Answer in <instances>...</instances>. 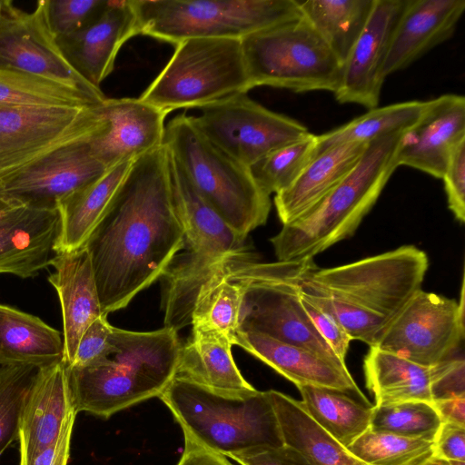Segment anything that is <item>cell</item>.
<instances>
[{
	"instance_id": "cell-1",
	"label": "cell",
	"mask_w": 465,
	"mask_h": 465,
	"mask_svg": "<svg viewBox=\"0 0 465 465\" xmlns=\"http://www.w3.org/2000/svg\"><path fill=\"white\" fill-rule=\"evenodd\" d=\"M84 246L104 315L124 308L161 278L185 248L164 143L134 160Z\"/></svg>"
},
{
	"instance_id": "cell-2",
	"label": "cell",
	"mask_w": 465,
	"mask_h": 465,
	"mask_svg": "<svg viewBox=\"0 0 465 465\" xmlns=\"http://www.w3.org/2000/svg\"><path fill=\"white\" fill-rule=\"evenodd\" d=\"M427 254L401 246L357 262L306 273L300 291L335 318L352 340L373 346L409 300L421 289Z\"/></svg>"
},
{
	"instance_id": "cell-3",
	"label": "cell",
	"mask_w": 465,
	"mask_h": 465,
	"mask_svg": "<svg viewBox=\"0 0 465 465\" xmlns=\"http://www.w3.org/2000/svg\"><path fill=\"white\" fill-rule=\"evenodd\" d=\"M112 348L99 361L65 366L76 412L108 419L153 397L175 377L181 343L168 328L133 331L113 326Z\"/></svg>"
},
{
	"instance_id": "cell-4",
	"label": "cell",
	"mask_w": 465,
	"mask_h": 465,
	"mask_svg": "<svg viewBox=\"0 0 465 465\" xmlns=\"http://www.w3.org/2000/svg\"><path fill=\"white\" fill-rule=\"evenodd\" d=\"M403 131L370 141L356 165L331 192L311 211L282 225L271 239L278 261L314 258L355 232L397 168L395 154Z\"/></svg>"
},
{
	"instance_id": "cell-5",
	"label": "cell",
	"mask_w": 465,
	"mask_h": 465,
	"mask_svg": "<svg viewBox=\"0 0 465 465\" xmlns=\"http://www.w3.org/2000/svg\"><path fill=\"white\" fill-rule=\"evenodd\" d=\"M159 398L183 431L226 457L284 444L267 391L221 393L174 377Z\"/></svg>"
},
{
	"instance_id": "cell-6",
	"label": "cell",
	"mask_w": 465,
	"mask_h": 465,
	"mask_svg": "<svg viewBox=\"0 0 465 465\" xmlns=\"http://www.w3.org/2000/svg\"><path fill=\"white\" fill-rule=\"evenodd\" d=\"M164 144L190 183L242 237L263 225L270 195L253 180L248 167L213 143L192 116L173 118L165 126Z\"/></svg>"
},
{
	"instance_id": "cell-7",
	"label": "cell",
	"mask_w": 465,
	"mask_h": 465,
	"mask_svg": "<svg viewBox=\"0 0 465 465\" xmlns=\"http://www.w3.org/2000/svg\"><path fill=\"white\" fill-rule=\"evenodd\" d=\"M138 34L176 45L191 38L242 39L302 17L298 0H129Z\"/></svg>"
},
{
	"instance_id": "cell-8",
	"label": "cell",
	"mask_w": 465,
	"mask_h": 465,
	"mask_svg": "<svg viewBox=\"0 0 465 465\" xmlns=\"http://www.w3.org/2000/svg\"><path fill=\"white\" fill-rule=\"evenodd\" d=\"M251 89L241 39L191 38L175 45L169 62L139 98L169 114L200 109Z\"/></svg>"
},
{
	"instance_id": "cell-9",
	"label": "cell",
	"mask_w": 465,
	"mask_h": 465,
	"mask_svg": "<svg viewBox=\"0 0 465 465\" xmlns=\"http://www.w3.org/2000/svg\"><path fill=\"white\" fill-rule=\"evenodd\" d=\"M241 42L252 88L334 93L339 85L341 64L303 17L256 32Z\"/></svg>"
},
{
	"instance_id": "cell-10",
	"label": "cell",
	"mask_w": 465,
	"mask_h": 465,
	"mask_svg": "<svg viewBox=\"0 0 465 465\" xmlns=\"http://www.w3.org/2000/svg\"><path fill=\"white\" fill-rule=\"evenodd\" d=\"M105 125L101 104L85 107L0 106V181Z\"/></svg>"
},
{
	"instance_id": "cell-11",
	"label": "cell",
	"mask_w": 465,
	"mask_h": 465,
	"mask_svg": "<svg viewBox=\"0 0 465 465\" xmlns=\"http://www.w3.org/2000/svg\"><path fill=\"white\" fill-rule=\"evenodd\" d=\"M200 109L198 116H192L199 130L248 168L272 151L312 134L300 122L267 109L247 93L228 95Z\"/></svg>"
},
{
	"instance_id": "cell-12",
	"label": "cell",
	"mask_w": 465,
	"mask_h": 465,
	"mask_svg": "<svg viewBox=\"0 0 465 465\" xmlns=\"http://www.w3.org/2000/svg\"><path fill=\"white\" fill-rule=\"evenodd\" d=\"M463 339L462 282L460 302L419 290L371 347L430 367L458 353Z\"/></svg>"
},
{
	"instance_id": "cell-13",
	"label": "cell",
	"mask_w": 465,
	"mask_h": 465,
	"mask_svg": "<svg viewBox=\"0 0 465 465\" xmlns=\"http://www.w3.org/2000/svg\"><path fill=\"white\" fill-rule=\"evenodd\" d=\"M0 69L40 76L86 92L99 99L105 95L84 80L63 55L51 31L45 0L32 12L14 5L11 0L0 5Z\"/></svg>"
},
{
	"instance_id": "cell-14",
	"label": "cell",
	"mask_w": 465,
	"mask_h": 465,
	"mask_svg": "<svg viewBox=\"0 0 465 465\" xmlns=\"http://www.w3.org/2000/svg\"><path fill=\"white\" fill-rule=\"evenodd\" d=\"M106 170L94 153L90 140L70 143L0 181V201L11 206L56 209L60 200Z\"/></svg>"
},
{
	"instance_id": "cell-15",
	"label": "cell",
	"mask_w": 465,
	"mask_h": 465,
	"mask_svg": "<svg viewBox=\"0 0 465 465\" xmlns=\"http://www.w3.org/2000/svg\"><path fill=\"white\" fill-rule=\"evenodd\" d=\"M304 275L242 284L244 292L239 331L262 333L340 360L314 329L302 304L300 282Z\"/></svg>"
},
{
	"instance_id": "cell-16",
	"label": "cell",
	"mask_w": 465,
	"mask_h": 465,
	"mask_svg": "<svg viewBox=\"0 0 465 465\" xmlns=\"http://www.w3.org/2000/svg\"><path fill=\"white\" fill-rule=\"evenodd\" d=\"M406 0H375L368 22L342 64L333 93L340 104L378 107L391 36Z\"/></svg>"
},
{
	"instance_id": "cell-17",
	"label": "cell",
	"mask_w": 465,
	"mask_h": 465,
	"mask_svg": "<svg viewBox=\"0 0 465 465\" xmlns=\"http://www.w3.org/2000/svg\"><path fill=\"white\" fill-rule=\"evenodd\" d=\"M462 140L465 98L442 94L429 100L420 117L403 131L396 150V165L409 166L441 179L453 150Z\"/></svg>"
},
{
	"instance_id": "cell-18",
	"label": "cell",
	"mask_w": 465,
	"mask_h": 465,
	"mask_svg": "<svg viewBox=\"0 0 465 465\" xmlns=\"http://www.w3.org/2000/svg\"><path fill=\"white\" fill-rule=\"evenodd\" d=\"M104 127L90 140L106 169L133 161L164 143V111L140 98H106L101 103Z\"/></svg>"
},
{
	"instance_id": "cell-19",
	"label": "cell",
	"mask_w": 465,
	"mask_h": 465,
	"mask_svg": "<svg viewBox=\"0 0 465 465\" xmlns=\"http://www.w3.org/2000/svg\"><path fill=\"white\" fill-rule=\"evenodd\" d=\"M58 208L8 205L0 211V274L36 276L58 254Z\"/></svg>"
},
{
	"instance_id": "cell-20",
	"label": "cell",
	"mask_w": 465,
	"mask_h": 465,
	"mask_svg": "<svg viewBox=\"0 0 465 465\" xmlns=\"http://www.w3.org/2000/svg\"><path fill=\"white\" fill-rule=\"evenodd\" d=\"M76 414L64 363L38 368L20 414L19 459L72 434Z\"/></svg>"
},
{
	"instance_id": "cell-21",
	"label": "cell",
	"mask_w": 465,
	"mask_h": 465,
	"mask_svg": "<svg viewBox=\"0 0 465 465\" xmlns=\"http://www.w3.org/2000/svg\"><path fill=\"white\" fill-rule=\"evenodd\" d=\"M136 35L138 28L130 1L110 0L97 19L73 34L56 37V42L73 69L100 89L114 70L120 48Z\"/></svg>"
},
{
	"instance_id": "cell-22",
	"label": "cell",
	"mask_w": 465,
	"mask_h": 465,
	"mask_svg": "<svg viewBox=\"0 0 465 465\" xmlns=\"http://www.w3.org/2000/svg\"><path fill=\"white\" fill-rule=\"evenodd\" d=\"M235 345L266 363L296 386L310 385L341 391L371 405L351 377L345 361L254 331H239Z\"/></svg>"
},
{
	"instance_id": "cell-23",
	"label": "cell",
	"mask_w": 465,
	"mask_h": 465,
	"mask_svg": "<svg viewBox=\"0 0 465 465\" xmlns=\"http://www.w3.org/2000/svg\"><path fill=\"white\" fill-rule=\"evenodd\" d=\"M464 11L465 0H406L390 43L385 77L450 39Z\"/></svg>"
},
{
	"instance_id": "cell-24",
	"label": "cell",
	"mask_w": 465,
	"mask_h": 465,
	"mask_svg": "<svg viewBox=\"0 0 465 465\" xmlns=\"http://www.w3.org/2000/svg\"><path fill=\"white\" fill-rule=\"evenodd\" d=\"M54 272L48 281L60 300L63 320L64 359L69 366L85 329L102 312L89 252L84 246L59 252L51 262Z\"/></svg>"
},
{
	"instance_id": "cell-25",
	"label": "cell",
	"mask_w": 465,
	"mask_h": 465,
	"mask_svg": "<svg viewBox=\"0 0 465 465\" xmlns=\"http://www.w3.org/2000/svg\"><path fill=\"white\" fill-rule=\"evenodd\" d=\"M167 153L173 201L188 251L214 255L248 251L246 238L239 235L204 200L168 150Z\"/></svg>"
},
{
	"instance_id": "cell-26",
	"label": "cell",
	"mask_w": 465,
	"mask_h": 465,
	"mask_svg": "<svg viewBox=\"0 0 465 465\" xmlns=\"http://www.w3.org/2000/svg\"><path fill=\"white\" fill-rule=\"evenodd\" d=\"M192 327L188 340L181 344L175 377L221 393L254 390L234 362L232 341L214 329Z\"/></svg>"
},
{
	"instance_id": "cell-27",
	"label": "cell",
	"mask_w": 465,
	"mask_h": 465,
	"mask_svg": "<svg viewBox=\"0 0 465 465\" xmlns=\"http://www.w3.org/2000/svg\"><path fill=\"white\" fill-rule=\"evenodd\" d=\"M368 143H346L316 155L295 182L275 194L274 205L282 225L316 206L353 169Z\"/></svg>"
},
{
	"instance_id": "cell-28",
	"label": "cell",
	"mask_w": 465,
	"mask_h": 465,
	"mask_svg": "<svg viewBox=\"0 0 465 465\" xmlns=\"http://www.w3.org/2000/svg\"><path fill=\"white\" fill-rule=\"evenodd\" d=\"M250 252L214 255L187 250L176 254L161 277L163 327L178 332L191 325L193 306L203 285Z\"/></svg>"
},
{
	"instance_id": "cell-29",
	"label": "cell",
	"mask_w": 465,
	"mask_h": 465,
	"mask_svg": "<svg viewBox=\"0 0 465 465\" xmlns=\"http://www.w3.org/2000/svg\"><path fill=\"white\" fill-rule=\"evenodd\" d=\"M63 359L60 331L36 316L0 304V366L24 364L42 368Z\"/></svg>"
},
{
	"instance_id": "cell-30",
	"label": "cell",
	"mask_w": 465,
	"mask_h": 465,
	"mask_svg": "<svg viewBox=\"0 0 465 465\" xmlns=\"http://www.w3.org/2000/svg\"><path fill=\"white\" fill-rule=\"evenodd\" d=\"M133 162L134 160L124 162L107 169L97 179L58 202L61 219L60 236L56 246L58 253L74 251L84 245Z\"/></svg>"
},
{
	"instance_id": "cell-31",
	"label": "cell",
	"mask_w": 465,
	"mask_h": 465,
	"mask_svg": "<svg viewBox=\"0 0 465 465\" xmlns=\"http://www.w3.org/2000/svg\"><path fill=\"white\" fill-rule=\"evenodd\" d=\"M267 392L284 444L302 452L312 465H368L322 429L301 401L274 390Z\"/></svg>"
},
{
	"instance_id": "cell-32",
	"label": "cell",
	"mask_w": 465,
	"mask_h": 465,
	"mask_svg": "<svg viewBox=\"0 0 465 465\" xmlns=\"http://www.w3.org/2000/svg\"><path fill=\"white\" fill-rule=\"evenodd\" d=\"M367 388L373 393L375 406L421 401L432 403L430 367L370 347L364 358Z\"/></svg>"
},
{
	"instance_id": "cell-33",
	"label": "cell",
	"mask_w": 465,
	"mask_h": 465,
	"mask_svg": "<svg viewBox=\"0 0 465 465\" xmlns=\"http://www.w3.org/2000/svg\"><path fill=\"white\" fill-rule=\"evenodd\" d=\"M299 3L302 17L342 65L363 31L375 0H306Z\"/></svg>"
},
{
	"instance_id": "cell-34",
	"label": "cell",
	"mask_w": 465,
	"mask_h": 465,
	"mask_svg": "<svg viewBox=\"0 0 465 465\" xmlns=\"http://www.w3.org/2000/svg\"><path fill=\"white\" fill-rule=\"evenodd\" d=\"M297 388L307 414L343 447L370 429L373 406L337 390L310 385Z\"/></svg>"
},
{
	"instance_id": "cell-35",
	"label": "cell",
	"mask_w": 465,
	"mask_h": 465,
	"mask_svg": "<svg viewBox=\"0 0 465 465\" xmlns=\"http://www.w3.org/2000/svg\"><path fill=\"white\" fill-rule=\"evenodd\" d=\"M104 100L46 78L0 69L3 107H85Z\"/></svg>"
},
{
	"instance_id": "cell-36",
	"label": "cell",
	"mask_w": 465,
	"mask_h": 465,
	"mask_svg": "<svg viewBox=\"0 0 465 465\" xmlns=\"http://www.w3.org/2000/svg\"><path fill=\"white\" fill-rule=\"evenodd\" d=\"M428 101H408L370 109L362 115L330 132L316 135L315 156L337 144L369 143L391 132L405 130L416 123Z\"/></svg>"
},
{
	"instance_id": "cell-37",
	"label": "cell",
	"mask_w": 465,
	"mask_h": 465,
	"mask_svg": "<svg viewBox=\"0 0 465 465\" xmlns=\"http://www.w3.org/2000/svg\"><path fill=\"white\" fill-rule=\"evenodd\" d=\"M228 268L215 273L201 288L193 306L191 325L214 329L235 345L244 287L228 279Z\"/></svg>"
},
{
	"instance_id": "cell-38",
	"label": "cell",
	"mask_w": 465,
	"mask_h": 465,
	"mask_svg": "<svg viewBox=\"0 0 465 465\" xmlns=\"http://www.w3.org/2000/svg\"><path fill=\"white\" fill-rule=\"evenodd\" d=\"M347 449L368 465H421L433 457V440L369 429Z\"/></svg>"
},
{
	"instance_id": "cell-39",
	"label": "cell",
	"mask_w": 465,
	"mask_h": 465,
	"mask_svg": "<svg viewBox=\"0 0 465 465\" xmlns=\"http://www.w3.org/2000/svg\"><path fill=\"white\" fill-rule=\"evenodd\" d=\"M316 135L311 134L267 153L250 167L257 185L268 195L290 187L316 153Z\"/></svg>"
},
{
	"instance_id": "cell-40",
	"label": "cell",
	"mask_w": 465,
	"mask_h": 465,
	"mask_svg": "<svg viewBox=\"0 0 465 465\" xmlns=\"http://www.w3.org/2000/svg\"><path fill=\"white\" fill-rule=\"evenodd\" d=\"M440 424V419L431 402L412 401L373 406L370 429L433 440Z\"/></svg>"
},
{
	"instance_id": "cell-41",
	"label": "cell",
	"mask_w": 465,
	"mask_h": 465,
	"mask_svg": "<svg viewBox=\"0 0 465 465\" xmlns=\"http://www.w3.org/2000/svg\"><path fill=\"white\" fill-rule=\"evenodd\" d=\"M37 371L32 365L0 366V456L18 440L23 404Z\"/></svg>"
},
{
	"instance_id": "cell-42",
	"label": "cell",
	"mask_w": 465,
	"mask_h": 465,
	"mask_svg": "<svg viewBox=\"0 0 465 465\" xmlns=\"http://www.w3.org/2000/svg\"><path fill=\"white\" fill-rule=\"evenodd\" d=\"M110 0H45L46 17L55 37L73 34L97 19Z\"/></svg>"
},
{
	"instance_id": "cell-43",
	"label": "cell",
	"mask_w": 465,
	"mask_h": 465,
	"mask_svg": "<svg viewBox=\"0 0 465 465\" xmlns=\"http://www.w3.org/2000/svg\"><path fill=\"white\" fill-rule=\"evenodd\" d=\"M432 401L465 396V361L462 351L430 367Z\"/></svg>"
},
{
	"instance_id": "cell-44",
	"label": "cell",
	"mask_w": 465,
	"mask_h": 465,
	"mask_svg": "<svg viewBox=\"0 0 465 465\" xmlns=\"http://www.w3.org/2000/svg\"><path fill=\"white\" fill-rule=\"evenodd\" d=\"M302 304L314 329L330 346L335 355L345 361L351 341L343 327L329 312L312 302L300 291Z\"/></svg>"
},
{
	"instance_id": "cell-45",
	"label": "cell",
	"mask_w": 465,
	"mask_h": 465,
	"mask_svg": "<svg viewBox=\"0 0 465 465\" xmlns=\"http://www.w3.org/2000/svg\"><path fill=\"white\" fill-rule=\"evenodd\" d=\"M112 329L107 315L95 319L83 332L69 366H84L105 357L112 348Z\"/></svg>"
},
{
	"instance_id": "cell-46",
	"label": "cell",
	"mask_w": 465,
	"mask_h": 465,
	"mask_svg": "<svg viewBox=\"0 0 465 465\" xmlns=\"http://www.w3.org/2000/svg\"><path fill=\"white\" fill-rule=\"evenodd\" d=\"M441 179L449 209L460 223L465 222V140L453 150Z\"/></svg>"
},
{
	"instance_id": "cell-47",
	"label": "cell",
	"mask_w": 465,
	"mask_h": 465,
	"mask_svg": "<svg viewBox=\"0 0 465 465\" xmlns=\"http://www.w3.org/2000/svg\"><path fill=\"white\" fill-rule=\"evenodd\" d=\"M228 457L241 465H312L302 452L285 444L254 448Z\"/></svg>"
},
{
	"instance_id": "cell-48",
	"label": "cell",
	"mask_w": 465,
	"mask_h": 465,
	"mask_svg": "<svg viewBox=\"0 0 465 465\" xmlns=\"http://www.w3.org/2000/svg\"><path fill=\"white\" fill-rule=\"evenodd\" d=\"M433 457L465 460V427L441 422L433 439Z\"/></svg>"
},
{
	"instance_id": "cell-49",
	"label": "cell",
	"mask_w": 465,
	"mask_h": 465,
	"mask_svg": "<svg viewBox=\"0 0 465 465\" xmlns=\"http://www.w3.org/2000/svg\"><path fill=\"white\" fill-rule=\"evenodd\" d=\"M72 434H68L51 445L19 459V465H67L70 455Z\"/></svg>"
},
{
	"instance_id": "cell-50",
	"label": "cell",
	"mask_w": 465,
	"mask_h": 465,
	"mask_svg": "<svg viewBox=\"0 0 465 465\" xmlns=\"http://www.w3.org/2000/svg\"><path fill=\"white\" fill-rule=\"evenodd\" d=\"M183 432L184 448L177 465H233L226 456L205 448L187 432Z\"/></svg>"
},
{
	"instance_id": "cell-51",
	"label": "cell",
	"mask_w": 465,
	"mask_h": 465,
	"mask_svg": "<svg viewBox=\"0 0 465 465\" xmlns=\"http://www.w3.org/2000/svg\"><path fill=\"white\" fill-rule=\"evenodd\" d=\"M440 421L465 427V396L432 401Z\"/></svg>"
},
{
	"instance_id": "cell-52",
	"label": "cell",
	"mask_w": 465,
	"mask_h": 465,
	"mask_svg": "<svg viewBox=\"0 0 465 465\" xmlns=\"http://www.w3.org/2000/svg\"><path fill=\"white\" fill-rule=\"evenodd\" d=\"M421 465H449V463L445 460L432 457Z\"/></svg>"
},
{
	"instance_id": "cell-53",
	"label": "cell",
	"mask_w": 465,
	"mask_h": 465,
	"mask_svg": "<svg viewBox=\"0 0 465 465\" xmlns=\"http://www.w3.org/2000/svg\"><path fill=\"white\" fill-rule=\"evenodd\" d=\"M449 465H465V460H447Z\"/></svg>"
},
{
	"instance_id": "cell-54",
	"label": "cell",
	"mask_w": 465,
	"mask_h": 465,
	"mask_svg": "<svg viewBox=\"0 0 465 465\" xmlns=\"http://www.w3.org/2000/svg\"><path fill=\"white\" fill-rule=\"evenodd\" d=\"M6 206H8V205L0 201V211Z\"/></svg>"
},
{
	"instance_id": "cell-55",
	"label": "cell",
	"mask_w": 465,
	"mask_h": 465,
	"mask_svg": "<svg viewBox=\"0 0 465 465\" xmlns=\"http://www.w3.org/2000/svg\"><path fill=\"white\" fill-rule=\"evenodd\" d=\"M1 1H2V0H0V5H1Z\"/></svg>"
}]
</instances>
